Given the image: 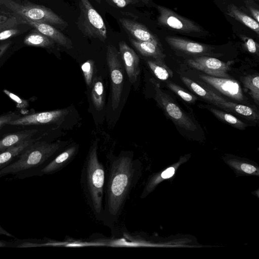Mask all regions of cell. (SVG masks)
<instances>
[{"label":"cell","mask_w":259,"mask_h":259,"mask_svg":"<svg viewBox=\"0 0 259 259\" xmlns=\"http://www.w3.org/2000/svg\"><path fill=\"white\" fill-rule=\"evenodd\" d=\"M155 91V99L167 116L176 125L188 131L194 132L197 126L192 120L182 110L173 99L163 92L159 85L153 80Z\"/></svg>","instance_id":"obj_6"},{"label":"cell","mask_w":259,"mask_h":259,"mask_svg":"<svg viewBox=\"0 0 259 259\" xmlns=\"http://www.w3.org/2000/svg\"><path fill=\"white\" fill-rule=\"evenodd\" d=\"M12 42L9 41L0 44V58L5 53L11 45Z\"/></svg>","instance_id":"obj_37"},{"label":"cell","mask_w":259,"mask_h":259,"mask_svg":"<svg viewBox=\"0 0 259 259\" xmlns=\"http://www.w3.org/2000/svg\"><path fill=\"white\" fill-rule=\"evenodd\" d=\"M106 60L111 79V107L115 111L120 102L124 80V69L120 53L112 45H108L107 48Z\"/></svg>","instance_id":"obj_7"},{"label":"cell","mask_w":259,"mask_h":259,"mask_svg":"<svg viewBox=\"0 0 259 259\" xmlns=\"http://www.w3.org/2000/svg\"><path fill=\"white\" fill-rule=\"evenodd\" d=\"M21 18L26 21V24L36 29L59 45L68 49L73 48L71 40L52 25L44 22L33 21L24 17Z\"/></svg>","instance_id":"obj_15"},{"label":"cell","mask_w":259,"mask_h":259,"mask_svg":"<svg viewBox=\"0 0 259 259\" xmlns=\"http://www.w3.org/2000/svg\"><path fill=\"white\" fill-rule=\"evenodd\" d=\"M20 116L15 113H11L4 114L0 116V127L2 126L8 124V123L16 118L19 117Z\"/></svg>","instance_id":"obj_33"},{"label":"cell","mask_w":259,"mask_h":259,"mask_svg":"<svg viewBox=\"0 0 259 259\" xmlns=\"http://www.w3.org/2000/svg\"><path fill=\"white\" fill-rule=\"evenodd\" d=\"M139 2L142 3L144 5H148L150 4V0H138Z\"/></svg>","instance_id":"obj_39"},{"label":"cell","mask_w":259,"mask_h":259,"mask_svg":"<svg viewBox=\"0 0 259 259\" xmlns=\"http://www.w3.org/2000/svg\"><path fill=\"white\" fill-rule=\"evenodd\" d=\"M240 37L243 40L244 45L248 51L252 54H257L258 51V45L253 39L243 35H241Z\"/></svg>","instance_id":"obj_30"},{"label":"cell","mask_w":259,"mask_h":259,"mask_svg":"<svg viewBox=\"0 0 259 259\" xmlns=\"http://www.w3.org/2000/svg\"><path fill=\"white\" fill-rule=\"evenodd\" d=\"M138 170V165L131 154H121L109 158L102 219L107 225H112L120 215L136 184Z\"/></svg>","instance_id":"obj_1"},{"label":"cell","mask_w":259,"mask_h":259,"mask_svg":"<svg viewBox=\"0 0 259 259\" xmlns=\"http://www.w3.org/2000/svg\"><path fill=\"white\" fill-rule=\"evenodd\" d=\"M85 81L89 87L93 82V75L95 69V63L93 60H89L83 63L81 66Z\"/></svg>","instance_id":"obj_29"},{"label":"cell","mask_w":259,"mask_h":259,"mask_svg":"<svg viewBox=\"0 0 259 259\" xmlns=\"http://www.w3.org/2000/svg\"><path fill=\"white\" fill-rule=\"evenodd\" d=\"M97 149L98 142L96 141L91 147L83 164L80 184L87 203L95 218L102 221L105 169L103 164L98 158Z\"/></svg>","instance_id":"obj_2"},{"label":"cell","mask_w":259,"mask_h":259,"mask_svg":"<svg viewBox=\"0 0 259 259\" xmlns=\"http://www.w3.org/2000/svg\"><path fill=\"white\" fill-rule=\"evenodd\" d=\"M167 86L182 99L188 103L194 102L197 98L195 96L187 92L180 86L171 82L167 83Z\"/></svg>","instance_id":"obj_28"},{"label":"cell","mask_w":259,"mask_h":259,"mask_svg":"<svg viewBox=\"0 0 259 259\" xmlns=\"http://www.w3.org/2000/svg\"><path fill=\"white\" fill-rule=\"evenodd\" d=\"M111 6L119 8H124L128 5H136L139 2L138 0H106Z\"/></svg>","instance_id":"obj_32"},{"label":"cell","mask_w":259,"mask_h":259,"mask_svg":"<svg viewBox=\"0 0 259 259\" xmlns=\"http://www.w3.org/2000/svg\"><path fill=\"white\" fill-rule=\"evenodd\" d=\"M67 109L36 113L10 121L8 124L12 125H39L61 122L68 114Z\"/></svg>","instance_id":"obj_9"},{"label":"cell","mask_w":259,"mask_h":259,"mask_svg":"<svg viewBox=\"0 0 259 259\" xmlns=\"http://www.w3.org/2000/svg\"><path fill=\"white\" fill-rule=\"evenodd\" d=\"M255 1H258V0H255Z\"/></svg>","instance_id":"obj_42"},{"label":"cell","mask_w":259,"mask_h":259,"mask_svg":"<svg viewBox=\"0 0 259 259\" xmlns=\"http://www.w3.org/2000/svg\"><path fill=\"white\" fill-rule=\"evenodd\" d=\"M165 39L173 49L189 55H205L210 50L206 45L177 36H168Z\"/></svg>","instance_id":"obj_13"},{"label":"cell","mask_w":259,"mask_h":259,"mask_svg":"<svg viewBox=\"0 0 259 259\" xmlns=\"http://www.w3.org/2000/svg\"><path fill=\"white\" fill-rule=\"evenodd\" d=\"M78 151L76 145L72 146L57 155L39 172L38 176L56 173L67 166L74 158Z\"/></svg>","instance_id":"obj_16"},{"label":"cell","mask_w":259,"mask_h":259,"mask_svg":"<svg viewBox=\"0 0 259 259\" xmlns=\"http://www.w3.org/2000/svg\"><path fill=\"white\" fill-rule=\"evenodd\" d=\"M130 42L143 56L152 57L159 64L166 65L164 62L165 56L159 47L150 42L140 41L134 38H131Z\"/></svg>","instance_id":"obj_18"},{"label":"cell","mask_w":259,"mask_h":259,"mask_svg":"<svg viewBox=\"0 0 259 259\" xmlns=\"http://www.w3.org/2000/svg\"><path fill=\"white\" fill-rule=\"evenodd\" d=\"M174 168L171 167L163 171L161 174V177L163 179H167L172 177L174 175Z\"/></svg>","instance_id":"obj_36"},{"label":"cell","mask_w":259,"mask_h":259,"mask_svg":"<svg viewBox=\"0 0 259 259\" xmlns=\"http://www.w3.org/2000/svg\"><path fill=\"white\" fill-rule=\"evenodd\" d=\"M79 6L78 29L86 36L104 41L107 37V29L102 17L89 0H79Z\"/></svg>","instance_id":"obj_5"},{"label":"cell","mask_w":259,"mask_h":259,"mask_svg":"<svg viewBox=\"0 0 259 259\" xmlns=\"http://www.w3.org/2000/svg\"><path fill=\"white\" fill-rule=\"evenodd\" d=\"M146 62L154 74L159 79L165 80L169 76H172V73L166 65L160 64L155 60H148Z\"/></svg>","instance_id":"obj_27"},{"label":"cell","mask_w":259,"mask_h":259,"mask_svg":"<svg viewBox=\"0 0 259 259\" xmlns=\"http://www.w3.org/2000/svg\"><path fill=\"white\" fill-rule=\"evenodd\" d=\"M157 9L159 12L157 21L162 26L187 34L202 33L204 31V29L194 21L166 7L158 5Z\"/></svg>","instance_id":"obj_8"},{"label":"cell","mask_w":259,"mask_h":259,"mask_svg":"<svg viewBox=\"0 0 259 259\" xmlns=\"http://www.w3.org/2000/svg\"><path fill=\"white\" fill-rule=\"evenodd\" d=\"M192 68L204 72L207 75L220 78H229V67L225 62L215 58L198 56L188 60Z\"/></svg>","instance_id":"obj_10"},{"label":"cell","mask_w":259,"mask_h":259,"mask_svg":"<svg viewBox=\"0 0 259 259\" xmlns=\"http://www.w3.org/2000/svg\"><path fill=\"white\" fill-rule=\"evenodd\" d=\"M11 16L8 13L0 11V24L7 21Z\"/></svg>","instance_id":"obj_38"},{"label":"cell","mask_w":259,"mask_h":259,"mask_svg":"<svg viewBox=\"0 0 259 259\" xmlns=\"http://www.w3.org/2000/svg\"><path fill=\"white\" fill-rule=\"evenodd\" d=\"M4 0H0V5H4Z\"/></svg>","instance_id":"obj_40"},{"label":"cell","mask_w":259,"mask_h":259,"mask_svg":"<svg viewBox=\"0 0 259 259\" xmlns=\"http://www.w3.org/2000/svg\"><path fill=\"white\" fill-rule=\"evenodd\" d=\"M242 81L244 87L248 90L249 94L256 104L259 103L258 75H249L243 77Z\"/></svg>","instance_id":"obj_26"},{"label":"cell","mask_w":259,"mask_h":259,"mask_svg":"<svg viewBox=\"0 0 259 259\" xmlns=\"http://www.w3.org/2000/svg\"><path fill=\"white\" fill-rule=\"evenodd\" d=\"M96 1L97 3H98V4H101V0H95Z\"/></svg>","instance_id":"obj_41"},{"label":"cell","mask_w":259,"mask_h":259,"mask_svg":"<svg viewBox=\"0 0 259 259\" xmlns=\"http://www.w3.org/2000/svg\"><path fill=\"white\" fill-rule=\"evenodd\" d=\"M37 140L30 139L10 147L0 152V170L14 162L19 156Z\"/></svg>","instance_id":"obj_17"},{"label":"cell","mask_w":259,"mask_h":259,"mask_svg":"<svg viewBox=\"0 0 259 259\" xmlns=\"http://www.w3.org/2000/svg\"><path fill=\"white\" fill-rule=\"evenodd\" d=\"M227 14L254 31L257 34H259L258 22L244 13L236 6L233 4L228 5Z\"/></svg>","instance_id":"obj_22"},{"label":"cell","mask_w":259,"mask_h":259,"mask_svg":"<svg viewBox=\"0 0 259 259\" xmlns=\"http://www.w3.org/2000/svg\"><path fill=\"white\" fill-rule=\"evenodd\" d=\"M181 79L184 83L196 94L214 105L227 101L215 93L204 88L187 77L181 76Z\"/></svg>","instance_id":"obj_19"},{"label":"cell","mask_w":259,"mask_h":259,"mask_svg":"<svg viewBox=\"0 0 259 259\" xmlns=\"http://www.w3.org/2000/svg\"><path fill=\"white\" fill-rule=\"evenodd\" d=\"M123 28L138 40L153 43L162 49L158 38L144 25L127 18L119 20Z\"/></svg>","instance_id":"obj_14"},{"label":"cell","mask_w":259,"mask_h":259,"mask_svg":"<svg viewBox=\"0 0 259 259\" xmlns=\"http://www.w3.org/2000/svg\"><path fill=\"white\" fill-rule=\"evenodd\" d=\"M215 105L224 110L242 116L247 119L252 121H255L258 119L257 112L254 109L248 106L237 104L228 101L217 103Z\"/></svg>","instance_id":"obj_20"},{"label":"cell","mask_w":259,"mask_h":259,"mask_svg":"<svg viewBox=\"0 0 259 259\" xmlns=\"http://www.w3.org/2000/svg\"><path fill=\"white\" fill-rule=\"evenodd\" d=\"M26 21L17 15H12L5 22L0 24V40H4L20 33L17 26Z\"/></svg>","instance_id":"obj_21"},{"label":"cell","mask_w":259,"mask_h":259,"mask_svg":"<svg viewBox=\"0 0 259 259\" xmlns=\"http://www.w3.org/2000/svg\"><path fill=\"white\" fill-rule=\"evenodd\" d=\"M200 78L207 84L228 97L242 102L245 100L242 89L236 80L228 78H220L202 74Z\"/></svg>","instance_id":"obj_11"},{"label":"cell","mask_w":259,"mask_h":259,"mask_svg":"<svg viewBox=\"0 0 259 259\" xmlns=\"http://www.w3.org/2000/svg\"><path fill=\"white\" fill-rule=\"evenodd\" d=\"M119 53L129 80L134 84L140 74V59L138 55L124 41L119 42Z\"/></svg>","instance_id":"obj_12"},{"label":"cell","mask_w":259,"mask_h":259,"mask_svg":"<svg viewBox=\"0 0 259 259\" xmlns=\"http://www.w3.org/2000/svg\"><path fill=\"white\" fill-rule=\"evenodd\" d=\"M4 5L16 15L33 21L56 26H67V23L50 9L30 3H19L14 0H4Z\"/></svg>","instance_id":"obj_4"},{"label":"cell","mask_w":259,"mask_h":259,"mask_svg":"<svg viewBox=\"0 0 259 259\" xmlns=\"http://www.w3.org/2000/svg\"><path fill=\"white\" fill-rule=\"evenodd\" d=\"M237 1H239V0H237Z\"/></svg>","instance_id":"obj_43"},{"label":"cell","mask_w":259,"mask_h":259,"mask_svg":"<svg viewBox=\"0 0 259 259\" xmlns=\"http://www.w3.org/2000/svg\"><path fill=\"white\" fill-rule=\"evenodd\" d=\"M91 98L94 107L98 111L102 110L104 106L105 94L103 81L100 77L93 80Z\"/></svg>","instance_id":"obj_24"},{"label":"cell","mask_w":259,"mask_h":259,"mask_svg":"<svg viewBox=\"0 0 259 259\" xmlns=\"http://www.w3.org/2000/svg\"><path fill=\"white\" fill-rule=\"evenodd\" d=\"M24 43L29 46L50 48L54 41L35 29H33L24 39Z\"/></svg>","instance_id":"obj_23"},{"label":"cell","mask_w":259,"mask_h":259,"mask_svg":"<svg viewBox=\"0 0 259 259\" xmlns=\"http://www.w3.org/2000/svg\"><path fill=\"white\" fill-rule=\"evenodd\" d=\"M3 92L16 103V106L17 108L24 109L28 107V103L26 100L19 98L18 96L7 90H4Z\"/></svg>","instance_id":"obj_31"},{"label":"cell","mask_w":259,"mask_h":259,"mask_svg":"<svg viewBox=\"0 0 259 259\" xmlns=\"http://www.w3.org/2000/svg\"><path fill=\"white\" fill-rule=\"evenodd\" d=\"M62 147L59 142L36 141L14 162L0 170V177L12 175L19 179L38 176Z\"/></svg>","instance_id":"obj_3"},{"label":"cell","mask_w":259,"mask_h":259,"mask_svg":"<svg viewBox=\"0 0 259 259\" xmlns=\"http://www.w3.org/2000/svg\"><path fill=\"white\" fill-rule=\"evenodd\" d=\"M247 8L252 16V18L256 21L257 22H259V11L258 9L253 7L251 5H247Z\"/></svg>","instance_id":"obj_34"},{"label":"cell","mask_w":259,"mask_h":259,"mask_svg":"<svg viewBox=\"0 0 259 259\" xmlns=\"http://www.w3.org/2000/svg\"><path fill=\"white\" fill-rule=\"evenodd\" d=\"M209 109L218 118L233 127L240 130L246 128V125L244 122L231 114L211 107H209Z\"/></svg>","instance_id":"obj_25"},{"label":"cell","mask_w":259,"mask_h":259,"mask_svg":"<svg viewBox=\"0 0 259 259\" xmlns=\"http://www.w3.org/2000/svg\"><path fill=\"white\" fill-rule=\"evenodd\" d=\"M241 168L243 171L248 174H252L256 170V168L253 165L246 163L242 164Z\"/></svg>","instance_id":"obj_35"}]
</instances>
